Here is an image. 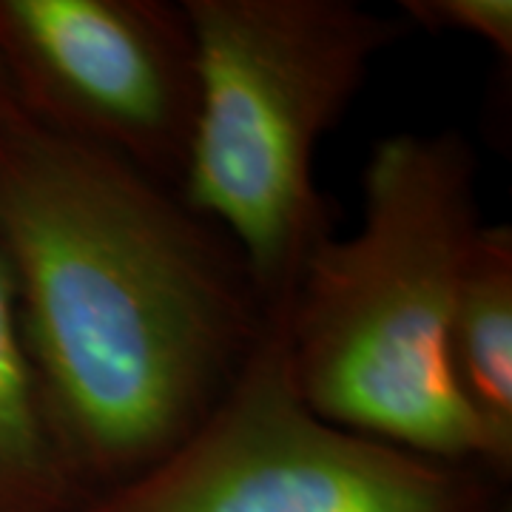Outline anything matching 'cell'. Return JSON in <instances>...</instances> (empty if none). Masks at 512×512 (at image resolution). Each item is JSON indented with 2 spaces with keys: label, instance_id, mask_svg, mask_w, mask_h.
<instances>
[{
  "label": "cell",
  "instance_id": "1",
  "mask_svg": "<svg viewBox=\"0 0 512 512\" xmlns=\"http://www.w3.org/2000/svg\"><path fill=\"white\" fill-rule=\"evenodd\" d=\"M0 256L89 501L211 413L268 319L231 239L177 188L23 111L0 117Z\"/></svg>",
  "mask_w": 512,
  "mask_h": 512
},
{
  "label": "cell",
  "instance_id": "2",
  "mask_svg": "<svg viewBox=\"0 0 512 512\" xmlns=\"http://www.w3.org/2000/svg\"><path fill=\"white\" fill-rule=\"evenodd\" d=\"M481 225L478 154L464 131H402L373 146L362 225L313 251L288 305L293 379L313 413L487 470L447 373L458 276Z\"/></svg>",
  "mask_w": 512,
  "mask_h": 512
},
{
  "label": "cell",
  "instance_id": "3",
  "mask_svg": "<svg viewBox=\"0 0 512 512\" xmlns=\"http://www.w3.org/2000/svg\"><path fill=\"white\" fill-rule=\"evenodd\" d=\"M183 9L197 120L177 191L231 239L262 305H291L336 222L313 177L319 146L410 26L353 0H183Z\"/></svg>",
  "mask_w": 512,
  "mask_h": 512
},
{
  "label": "cell",
  "instance_id": "4",
  "mask_svg": "<svg viewBox=\"0 0 512 512\" xmlns=\"http://www.w3.org/2000/svg\"><path fill=\"white\" fill-rule=\"evenodd\" d=\"M504 484L313 413L288 356V305L205 419L80 512H495Z\"/></svg>",
  "mask_w": 512,
  "mask_h": 512
},
{
  "label": "cell",
  "instance_id": "5",
  "mask_svg": "<svg viewBox=\"0 0 512 512\" xmlns=\"http://www.w3.org/2000/svg\"><path fill=\"white\" fill-rule=\"evenodd\" d=\"M0 63L26 117L180 185L197 120L183 3L0 0Z\"/></svg>",
  "mask_w": 512,
  "mask_h": 512
},
{
  "label": "cell",
  "instance_id": "6",
  "mask_svg": "<svg viewBox=\"0 0 512 512\" xmlns=\"http://www.w3.org/2000/svg\"><path fill=\"white\" fill-rule=\"evenodd\" d=\"M447 373L484 441L487 470L512 473V228L481 225L458 276Z\"/></svg>",
  "mask_w": 512,
  "mask_h": 512
},
{
  "label": "cell",
  "instance_id": "7",
  "mask_svg": "<svg viewBox=\"0 0 512 512\" xmlns=\"http://www.w3.org/2000/svg\"><path fill=\"white\" fill-rule=\"evenodd\" d=\"M86 504L46 413L0 256V512H80Z\"/></svg>",
  "mask_w": 512,
  "mask_h": 512
},
{
  "label": "cell",
  "instance_id": "8",
  "mask_svg": "<svg viewBox=\"0 0 512 512\" xmlns=\"http://www.w3.org/2000/svg\"><path fill=\"white\" fill-rule=\"evenodd\" d=\"M399 9L407 26L478 37L501 60L512 57V0H402Z\"/></svg>",
  "mask_w": 512,
  "mask_h": 512
},
{
  "label": "cell",
  "instance_id": "9",
  "mask_svg": "<svg viewBox=\"0 0 512 512\" xmlns=\"http://www.w3.org/2000/svg\"><path fill=\"white\" fill-rule=\"evenodd\" d=\"M15 111L23 109L18 106V97L12 92V83H9V77H6L3 63H0V117H9V114H15Z\"/></svg>",
  "mask_w": 512,
  "mask_h": 512
},
{
  "label": "cell",
  "instance_id": "10",
  "mask_svg": "<svg viewBox=\"0 0 512 512\" xmlns=\"http://www.w3.org/2000/svg\"><path fill=\"white\" fill-rule=\"evenodd\" d=\"M495 512H510V504L504 501V504H501V507H498V510H495Z\"/></svg>",
  "mask_w": 512,
  "mask_h": 512
}]
</instances>
